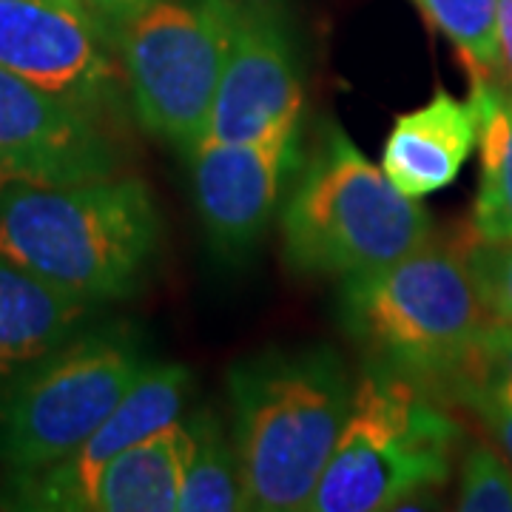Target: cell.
Wrapping results in <instances>:
<instances>
[{
    "label": "cell",
    "mask_w": 512,
    "mask_h": 512,
    "mask_svg": "<svg viewBox=\"0 0 512 512\" xmlns=\"http://www.w3.org/2000/svg\"><path fill=\"white\" fill-rule=\"evenodd\" d=\"M188 160L211 242L222 254H245L274 217L296 160V126L251 143H202Z\"/></svg>",
    "instance_id": "obj_12"
},
{
    "label": "cell",
    "mask_w": 512,
    "mask_h": 512,
    "mask_svg": "<svg viewBox=\"0 0 512 512\" xmlns=\"http://www.w3.org/2000/svg\"><path fill=\"white\" fill-rule=\"evenodd\" d=\"M458 510L512 512V464L490 444H473L461 464Z\"/></svg>",
    "instance_id": "obj_19"
},
{
    "label": "cell",
    "mask_w": 512,
    "mask_h": 512,
    "mask_svg": "<svg viewBox=\"0 0 512 512\" xmlns=\"http://www.w3.org/2000/svg\"><path fill=\"white\" fill-rule=\"evenodd\" d=\"M495 40H498V63L512 86V0H498L495 18Z\"/></svg>",
    "instance_id": "obj_24"
},
{
    "label": "cell",
    "mask_w": 512,
    "mask_h": 512,
    "mask_svg": "<svg viewBox=\"0 0 512 512\" xmlns=\"http://www.w3.org/2000/svg\"><path fill=\"white\" fill-rule=\"evenodd\" d=\"M157 239L160 214L137 177L0 185V256L97 305L134 293Z\"/></svg>",
    "instance_id": "obj_1"
},
{
    "label": "cell",
    "mask_w": 512,
    "mask_h": 512,
    "mask_svg": "<svg viewBox=\"0 0 512 512\" xmlns=\"http://www.w3.org/2000/svg\"><path fill=\"white\" fill-rule=\"evenodd\" d=\"M484 393L490 399L512 404V322H490L478 342L473 365L458 382L453 396Z\"/></svg>",
    "instance_id": "obj_20"
},
{
    "label": "cell",
    "mask_w": 512,
    "mask_h": 512,
    "mask_svg": "<svg viewBox=\"0 0 512 512\" xmlns=\"http://www.w3.org/2000/svg\"><path fill=\"white\" fill-rule=\"evenodd\" d=\"M427 18L458 49L473 80H493L501 69L495 18L498 0H413Z\"/></svg>",
    "instance_id": "obj_18"
},
{
    "label": "cell",
    "mask_w": 512,
    "mask_h": 512,
    "mask_svg": "<svg viewBox=\"0 0 512 512\" xmlns=\"http://www.w3.org/2000/svg\"><path fill=\"white\" fill-rule=\"evenodd\" d=\"M94 311L97 302L0 256V376L63 348Z\"/></svg>",
    "instance_id": "obj_14"
},
{
    "label": "cell",
    "mask_w": 512,
    "mask_h": 512,
    "mask_svg": "<svg viewBox=\"0 0 512 512\" xmlns=\"http://www.w3.org/2000/svg\"><path fill=\"white\" fill-rule=\"evenodd\" d=\"M282 237L296 271L350 279L419 251L433 239V220L330 126L288 197Z\"/></svg>",
    "instance_id": "obj_4"
},
{
    "label": "cell",
    "mask_w": 512,
    "mask_h": 512,
    "mask_svg": "<svg viewBox=\"0 0 512 512\" xmlns=\"http://www.w3.org/2000/svg\"><path fill=\"white\" fill-rule=\"evenodd\" d=\"M478 106L439 92L421 109L402 114L382 148V171L407 197H427L456 183L478 146Z\"/></svg>",
    "instance_id": "obj_13"
},
{
    "label": "cell",
    "mask_w": 512,
    "mask_h": 512,
    "mask_svg": "<svg viewBox=\"0 0 512 512\" xmlns=\"http://www.w3.org/2000/svg\"><path fill=\"white\" fill-rule=\"evenodd\" d=\"M242 0H154L117 29L134 114L188 157L202 146Z\"/></svg>",
    "instance_id": "obj_6"
},
{
    "label": "cell",
    "mask_w": 512,
    "mask_h": 512,
    "mask_svg": "<svg viewBox=\"0 0 512 512\" xmlns=\"http://www.w3.org/2000/svg\"><path fill=\"white\" fill-rule=\"evenodd\" d=\"M228 390L248 510H308L353 399L342 359L268 350L231 367Z\"/></svg>",
    "instance_id": "obj_2"
},
{
    "label": "cell",
    "mask_w": 512,
    "mask_h": 512,
    "mask_svg": "<svg viewBox=\"0 0 512 512\" xmlns=\"http://www.w3.org/2000/svg\"><path fill=\"white\" fill-rule=\"evenodd\" d=\"M143 367L131 339L97 330L0 376V464L32 473L74 453Z\"/></svg>",
    "instance_id": "obj_7"
},
{
    "label": "cell",
    "mask_w": 512,
    "mask_h": 512,
    "mask_svg": "<svg viewBox=\"0 0 512 512\" xmlns=\"http://www.w3.org/2000/svg\"><path fill=\"white\" fill-rule=\"evenodd\" d=\"M80 3L106 26V32H109L111 40H114L117 29H120L134 12L146 9L148 3H154V0H80Z\"/></svg>",
    "instance_id": "obj_23"
},
{
    "label": "cell",
    "mask_w": 512,
    "mask_h": 512,
    "mask_svg": "<svg viewBox=\"0 0 512 512\" xmlns=\"http://www.w3.org/2000/svg\"><path fill=\"white\" fill-rule=\"evenodd\" d=\"M481 128V180L473 202L470 237L481 242H512V86L473 80Z\"/></svg>",
    "instance_id": "obj_16"
},
{
    "label": "cell",
    "mask_w": 512,
    "mask_h": 512,
    "mask_svg": "<svg viewBox=\"0 0 512 512\" xmlns=\"http://www.w3.org/2000/svg\"><path fill=\"white\" fill-rule=\"evenodd\" d=\"M188 458L191 433L185 421L131 444L103 467L92 512H177Z\"/></svg>",
    "instance_id": "obj_15"
},
{
    "label": "cell",
    "mask_w": 512,
    "mask_h": 512,
    "mask_svg": "<svg viewBox=\"0 0 512 512\" xmlns=\"http://www.w3.org/2000/svg\"><path fill=\"white\" fill-rule=\"evenodd\" d=\"M100 111L0 69V185H72L120 174Z\"/></svg>",
    "instance_id": "obj_8"
},
{
    "label": "cell",
    "mask_w": 512,
    "mask_h": 512,
    "mask_svg": "<svg viewBox=\"0 0 512 512\" xmlns=\"http://www.w3.org/2000/svg\"><path fill=\"white\" fill-rule=\"evenodd\" d=\"M191 433V458L185 467L180 512L248 510L237 447L225 441L220 421L197 413L185 421Z\"/></svg>",
    "instance_id": "obj_17"
},
{
    "label": "cell",
    "mask_w": 512,
    "mask_h": 512,
    "mask_svg": "<svg viewBox=\"0 0 512 512\" xmlns=\"http://www.w3.org/2000/svg\"><path fill=\"white\" fill-rule=\"evenodd\" d=\"M191 376L183 365H151L134 379L106 421L74 453L32 473H9L6 507L86 512L103 467L131 444L180 421Z\"/></svg>",
    "instance_id": "obj_10"
},
{
    "label": "cell",
    "mask_w": 512,
    "mask_h": 512,
    "mask_svg": "<svg viewBox=\"0 0 512 512\" xmlns=\"http://www.w3.org/2000/svg\"><path fill=\"white\" fill-rule=\"evenodd\" d=\"M456 444L458 424L419 382L387 367L370 370L353 387L348 419L308 510H399L447 481Z\"/></svg>",
    "instance_id": "obj_5"
},
{
    "label": "cell",
    "mask_w": 512,
    "mask_h": 512,
    "mask_svg": "<svg viewBox=\"0 0 512 512\" xmlns=\"http://www.w3.org/2000/svg\"><path fill=\"white\" fill-rule=\"evenodd\" d=\"M342 316L345 328L382 359V367L450 390L467 376L493 322L461 245L444 248L433 239L393 265L350 276Z\"/></svg>",
    "instance_id": "obj_3"
},
{
    "label": "cell",
    "mask_w": 512,
    "mask_h": 512,
    "mask_svg": "<svg viewBox=\"0 0 512 512\" xmlns=\"http://www.w3.org/2000/svg\"><path fill=\"white\" fill-rule=\"evenodd\" d=\"M461 402L481 419V424L490 433V439L498 444L501 456L512 464V404L490 399L484 393H467V396H461Z\"/></svg>",
    "instance_id": "obj_22"
},
{
    "label": "cell",
    "mask_w": 512,
    "mask_h": 512,
    "mask_svg": "<svg viewBox=\"0 0 512 512\" xmlns=\"http://www.w3.org/2000/svg\"><path fill=\"white\" fill-rule=\"evenodd\" d=\"M302 80L285 23L265 6L239 9L202 143H251L299 123Z\"/></svg>",
    "instance_id": "obj_11"
},
{
    "label": "cell",
    "mask_w": 512,
    "mask_h": 512,
    "mask_svg": "<svg viewBox=\"0 0 512 512\" xmlns=\"http://www.w3.org/2000/svg\"><path fill=\"white\" fill-rule=\"evenodd\" d=\"M0 69L94 111L120 86L114 40L80 0H0Z\"/></svg>",
    "instance_id": "obj_9"
},
{
    "label": "cell",
    "mask_w": 512,
    "mask_h": 512,
    "mask_svg": "<svg viewBox=\"0 0 512 512\" xmlns=\"http://www.w3.org/2000/svg\"><path fill=\"white\" fill-rule=\"evenodd\" d=\"M461 251L490 319L512 322V242H481L470 237Z\"/></svg>",
    "instance_id": "obj_21"
}]
</instances>
